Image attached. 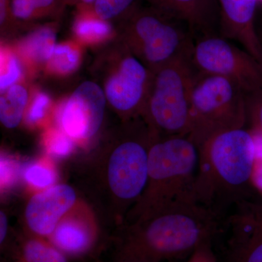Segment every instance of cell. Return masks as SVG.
<instances>
[{
  "label": "cell",
  "instance_id": "6da1fadb",
  "mask_svg": "<svg viewBox=\"0 0 262 262\" xmlns=\"http://www.w3.org/2000/svg\"><path fill=\"white\" fill-rule=\"evenodd\" d=\"M223 215L188 203L117 227L114 261L171 262L191 256L222 229Z\"/></svg>",
  "mask_w": 262,
  "mask_h": 262
},
{
  "label": "cell",
  "instance_id": "7a4b0ae2",
  "mask_svg": "<svg viewBox=\"0 0 262 262\" xmlns=\"http://www.w3.org/2000/svg\"><path fill=\"white\" fill-rule=\"evenodd\" d=\"M257 155V137L245 127L212 136L199 146L194 201L224 215L248 201Z\"/></svg>",
  "mask_w": 262,
  "mask_h": 262
},
{
  "label": "cell",
  "instance_id": "3957f363",
  "mask_svg": "<svg viewBox=\"0 0 262 262\" xmlns=\"http://www.w3.org/2000/svg\"><path fill=\"white\" fill-rule=\"evenodd\" d=\"M155 137L149 126L90 163L87 183L105 214L121 225L145 189Z\"/></svg>",
  "mask_w": 262,
  "mask_h": 262
},
{
  "label": "cell",
  "instance_id": "277c9868",
  "mask_svg": "<svg viewBox=\"0 0 262 262\" xmlns=\"http://www.w3.org/2000/svg\"><path fill=\"white\" fill-rule=\"evenodd\" d=\"M198 163L199 148L189 136L155 139L149 149L145 189L122 224L144 220L184 203H196L194 186Z\"/></svg>",
  "mask_w": 262,
  "mask_h": 262
},
{
  "label": "cell",
  "instance_id": "5b68a950",
  "mask_svg": "<svg viewBox=\"0 0 262 262\" xmlns=\"http://www.w3.org/2000/svg\"><path fill=\"white\" fill-rule=\"evenodd\" d=\"M191 56L183 55L153 72L144 112L155 139L190 134L191 101L199 75Z\"/></svg>",
  "mask_w": 262,
  "mask_h": 262
},
{
  "label": "cell",
  "instance_id": "8992f818",
  "mask_svg": "<svg viewBox=\"0 0 262 262\" xmlns=\"http://www.w3.org/2000/svg\"><path fill=\"white\" fill-rule=\"evenodd\" d=\"M190 113L189 136L199 148L220 133L245 127L246 91L227 77L199 73L193 89Z\"/></svg>",
  "mask_w": 262,
  "mask_h": 262
},
{
  "label": "cell",
  "instance_id": "52a82bcc",
  "mask_svg": "<svg viewBox=\"0 0 262 262\" xmlns=\"http://www.w3.org/2000/svg\"><path fill=\"white\" fill-rule=\"evenodd\" d=\"M127 29L133 50L154 72L192 53L194 39L187 24L153 7L133 10Z\"/></svg>",
  "mask_w": 262,
  "mask_h": 262
},
{
  "label": "cell",
  "instance_id": "ba28073f",
  "mask_svg": "<svg viewBox=\"0 0 262 262\" xmlns=\"http://www.w3.org/2000/svg\"><path fill=\"white\" fill-rule=\"evenodd\" d=\"M193 64L199 73L227 77L246 93L262 89V65L235 42L215 34L196 39Z\"/></svg>",
  "mask_w": 262,
  "mask_h": 262
},
{
  "label": "cell",
  "instance_id": "9c48e42d",
  "mask_svg": "<svg viewBox=\"0 0 262 262\" xmlns=\"http://www.w3.org/2000/svg\"><path fill=\"white\" fill-rule=\"evenodd\" d=\"M48 239L69 259H84L96 252L102 234L94 210L79 200Z\"/></svg>",
  "mask_w": 262,
  "mask_h": 262
},
{
  "label": "cell",
  "instance_id": "30bf717a",
  "mask_svg": "<svg viewBox=\"0 0 262 262\" xmlns=\"http://www.w3.org/2000/svg\"><path fill=\"white\" fill-rule=\"evenodd\" d=\"M106 95L97 84H81L58 114L61 130L74 140H87L97 134L102 124Z\"/></svg>",
  "mask_w": 262,
  "mask_h": 262
},
{
  "label": "cell",
  "instance_id": "8fae6325",
  "mask_svg": "<svg viewBox=\"0 0 262 262\" xmlns=\"http://www.w3.org/2000/svg\"><path fill=\"white\" fill-rule=\"evenodd\" d=\"M78 201L75 189L67 184H56L33 194L24 213L28 234L49 238L61 219Z\"/></svg>",
  "mask_w": 262,
  "mask_h": 262
},
{
  "label": "cell",
  "instance_id": "7c38bea8",
  "mask_svg": "<svg viewBox=\"0 0 262 262\" xmlns=\"http://www.w3.org/2000/svg\"><path fill=\"white\" fill-rule=\"evenodd\" d=\"M151 79L148 69L137 57L127 56L108 80L105 95L108 102L121 113L144 112Z\"/></svg>",
  "mask_w": 262,
  "mask_h": 262
},
{
  "label": "cell",
  "instance_id": "4fadbf2b",
  "mask_svg": "<svg viewBox=\"0 0 262 262\" xmlns=\"http://www.w3.org/2000/svg\"><path fill=\"white\" fill-rule=\"evenodd\" d=\"M220 35L235 42L262 65V50L256 31L259 0H217Z\"/></svg>",
  "mask_w": 262,
  "mask_h": 262
},
{
  "label": "cell",
  "instance_id": "5bb4252c",
  "mask_svg": "<svg viewBox=\"0 0 262 262\" xmlns=\"http://www.w3.org/2000/svg\"><path fill=\"white\" fill-rule=\"evenodd\" d=\"M151 7L187 24L194 41L220 35V8L217 0H148Z\"/></svg>",
  "mask_w": 262,
  "mask_h": 262
},
{
  "label": "cell",
  "instance_id": "9a60e30c",
  "mask_svg": "<svg viewBox=\"0 0 262 262\" xmlns=\"http://www.w3.org/2000/svg\"><path fill=\"white\" fill-rule=\"evenodd\" d=\"M231 227L227 262H262V226L234 213L227 220Z\"/></svg>",
  "mask_w": 262,
  "mask_h": 262
},
{
  "label": "cell",
  "instance_id": "2e32d148",
  "mask_svg": "<svg viewBox=\"0 0 262 262\" xmlns=\"http://www.w3.org/2000/svg\"><path fill=\"white\" fill-rule=\"evenodd\" d=\"M15 262H70L48 239L27 234L18 241Z\"/></svg>",
  "mask_w": 262,
  "mask_h": 262
},
{
  "label": "cell",
  "instance_id": "e0dca14e",
  "mask_svg": "<svg viewBox=\"0 0 262 262\" xmlns=\"http://www.w3.org/2000/svg\"><path fill=\"white\" fill-rule=\"evenodd\" d=\"M28 101L27 90L19 84H13L5 90L0 98V120L7 128L18 127L23 118Z\"/></svg>",
  "mask_w": 262,
  "mask_h": 262
},
{
  "label": "cell",
  "instance_id": "ac0fdd59",
  "mask_svg": "<svg viewBox=\"0 0 262 262\" xmlns=\"http://www.w3.org/2000/svg\"><path fill=\"white\" fill-rule=\"evenodd\" d=\"M56 34L51 27H43L26 38L22 50L28 58L38 63L49 61L56 48Z\"/></svg>",
  "mask_w": 262,
  "mask_h": 262
},
{
  "label": "cell",
  "instance_id": "d6986e66",
  "mask_svg": "<svg viewBox=\"0 0 262 262\" xmlns=\"http://www.w3.org/2000/svg\"><path fill=\"white\" fill-rule=\"evenodd\" d=\"M137 0H96L93 3V14L84 15L107 21L123 14H130L136 8Z\"/></svg>",
  "mask_w": 262,
  "mask_h": 262
},
{
  "label": "cell",
  "instance_id": "ffe728a7",
  "mask_svg": "<svg viewBox=\"0 0 262 262\" xmlns=\"http://www.w3.org/2000/svg\"><path fill=\"white\" fill-rule=\"evenodd\" d=\"M74 32L87 41L101 40L110 35L112 27L107 21L81 15L74 24Z\"/></svg>",
  "mask_w": 262,
  "mask_h": 262
},
{
  "label": "cell",
  "instance_id": "44dd1931",
  "mask_svg": "<svg viewBox=\"0 0 262 262\" xmlns=\"http://www.w3.org/2000/svg\"><path fill=\"white\" fill-rule=\"evenodd\" d=\"M24 179L31 187L36 189H47L56 184L57 174L50 163L37 161L31 163L24 171Z\"/></svg>",
  "mask_w": 262,
  "mask_h": 262
},
{
  "label": "cell",
  "instance_id": "7402d4cb",
  "mask_svg": "<svg viewBox=\"0 0 262 262\" xmlns=\"http://www.w3.org/2000/svg\"><path fill=\"white\" fill-rule=\"evenodd\" d=\"M80 63V53L69 45H58L50 59V68L60 74H69L75 71Z\"/></svg>",
  "mask_w": 262,
  "mask_h": 262
},
{
  "label": "cell",
  "instance_id": "603a6c76",
  "mask_svg": "<svg viewBox=\"0 0 262 262\" xmlns=\"http://www.w3.org/2000/svg\"><path fill=\"white\" fill-rule=\"evenodd\" d=\"M22 71L18 58L13 53L3 50L1 52V91L9 89L20 79Z\"/></svg>",
  "mask_w": 262,
  "mask_h": 262
},
{
  "label": "cell",
  "instance_id": "cb8c5ba5",
  "mask_svg": "<svg viewBox=\"0 0 262 262\" xmlns=\"http://www.w3.org/2000/svg\"><path fill=\"white\" fill-rule=\"evenodd\" d=\"M246 111L250 130L262 139V89L246 93Z\"/></svg>",
  "mask_w": 262,
  "mask_h": 262
},
{
  "label": "cell",
  "instance_id": "d4e9b609",
  "mask_svg": "<svg viewBox=\"0 0 262 262\" xmlns=\"http://www.w3.org/2000/svg\"><path fill=\"white\" fill-rule=\"evenodd\" d=\"M73 140L63 130L53 131L46 139V149L54 158H67L73 151L75 147Z\"/></svg>",
  "mask_w": 262,
  "mask_h": 262
},
{
  "label": "cell",
  "instance_id": "484cf974",
  "mask_svg": "<svg viewBox=\"0 0 262 262\" xmlns=\"http://www.w3.org/2000/svg\"><path fill=\"white\" fill-rule=\"evenodd\" d=\"M237 213L256 225L262 226V203L245 201L234 207Z\"/></svg>",
  "mask_w": 262,
  "mask_h": 262
},
{
  "label": "cell",
  "instance_id": "4316f807",
  "mask_svg": "<svg viewBox=\"0 0 262 262\" xmlns=\"http://www.w3.org/2000/svg\"><path fill=\"white\" fill-rule=\"evenodd\" d=\"M49 103L50 98L47 95L43 93L37 94L27 114V120L29 123L35 124L40 121L46 115Z\"/></svg>",
  "mask_w": 262,
  "mask_h": 262
},
{
  "label": "cell",
  "instance_id": "83f0119b",
  "mask_svg": "<svg viewBox=\"0 0 262 262\" xmlns=\"http://www.w3.org/2000/svg\"><path fill=\"white\" fill-rule=\"evenodd\" d=\"M12 13L15 18L27 20L37 15L33 0H12Z\"/></svg>",
  "mask_w": 262,
  "mask_h": 262
},
{
  "label": "cell",
  "instance_id": "f1b7e54d",
  "mask_svg": "<svg viewBox=\"0 0 262 262\" xmlns=\"http://www.w3.org/2000/svg\"><path fill=\"white\" fill-rule=\"evenodd\" d=\"M188 262H215L211 250V245L203 246L193 253Z\"/></svg>",
  "mask_w": 262,
  "mask_h": 262
},
{
  "label": "cell",
  "instance_id": "f546056e",
  "mask_svg": "<svg viewBox=\"0 0 262 262\" xmlns=\"http://www.w3.org/2000/svg\"><path fill=\"white\" fill-rule=\"evenodd\" d=\"M252 182L253 185L262 192V155H257Z\"/></svg>",
  "mask_w": 262,
  "mask_h": 262
},
{
  "label": "cell",
  "instance_id": "4dcf8cb0",
  "mask_svg": "<svg viewBox=\"0 0 262 262\" xmlns=\"http://www.w3.org/2000/svg\"><path fill=\"white\" fill-rule=\"evenodd\" d=\"M9 230V224L6 213L1 210L0 211V244L2 247L4 246Z\"/></svg>",
  "mask_w": 262,
  "mask_h": 262
},
{
  "label": "cell",
  "instance_id": "1f68e13d",
  "mask_svg": "<svg viewBox=\"0 0 262 262\" xmlns=\"http://www.w3.org/2000/svg\"><path fill=\"white\" fill-rule=\"evenodd\" d=\"M35 7L37 15L51 9L56 3V0H33Z\"/></svg>",
  "mask_w": 262,
  "mask_h": 262
},
{
  "label": "cell",
  "instance_id": "d6a6232c",
  "mask_svg": "<svg viewBox=\"0 0 262 262\" xmlns=\"http://www.w3.org/2000/svg\"><path fill=\"white\" fill-rule=\"evenodd\" d=\"M256 31L262 50V3H260L258 8L257 14H256Z\"/></svg>",
  "mask_w": 262,
  "mask_h": 262
},
{
  "label": "cell",
  "instance_id": "836d02e7",
  "mask_svg": "<svg viewBox=\"0 0 262 262\" xmlns=\"http://www.w3.org/2000/svg\"><path fill=\"white\" fill-rule=\"evenodd\" d=\"M72 1H73V0H72ZM76 1L81 2L84 5H89L93 4L96 0H76Z\"/></svg>",
  "mask_w": 262,
  "mask_h": 262
},
{
  "label": "cell",
  "instance_id": "e575fe53",
  "mask_svg": "<svg viewBox=\"0 0 262 262\" xmlns=\"http://www.w3.org/2000/svg\"><path fill=\"white\" fill-rule=\"evenodd\" d=\"M95 262H106V261H99V260H98V261H95ZM111 262H144V261H111Z\"/></svg>",
  "mask_w": 262,
  "mask_h": 262
}]
</instances>
